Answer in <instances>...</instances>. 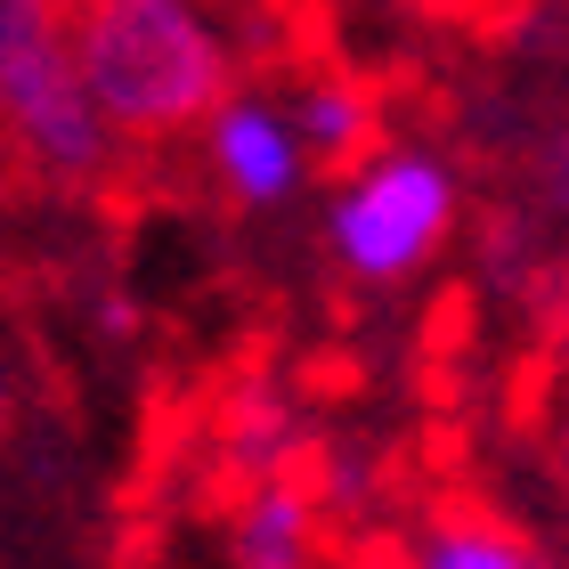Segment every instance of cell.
<instances>
[{
  "label": "cell",
  "instance_id": "1",
  "mask_svg": "<svg viewBox=\"0 0 569 569\" xmlns=\"http://www.w3.org/2000/svg\"><path fill=\"white\" fill-rule=\"evenodd\" d=\"M73 73L114 139H179L237 90V41L203 0H82Z\"/></svg>",
  "mask_w": 569,
  "mask_h": 569
},
{
  "label": "cell",
  "instance_id": "2",
  "mask_svg": "<svg viewBox=\"0 0 569 569\" xmlns=\"http://www.w3.org/2000/svg\"><path fill=\"white\" fill-rule=\"evenodd\" d=\"M0 131L58 188H90L114 163V122L90 107L73 73L66 0H0Z\"/></svg>",
  "mask_w": 569,
  "mask_h": 569
},
{
  "label": "cell",
  "instance_id": "3",
  "mask_svg": "<svg viewBox=\"0 0 569 569\" xmlns=\"http://www.w3.org/2000/svg\"><path fill=\"white\" fill-rule=\"evenodd\" d=\"M463 179L431 147H375L326 196V252L350 284H407L456 237Z\"/></svg>",
  "mask_w": 569,
  "mask_h": 569
},
{
  "label": "cell",
  "instance_id": "4",
  "mask_svg": "<svg viewBox=\"0 0 569 569\" xmlns=\"http://www.w3.org/2000/svg\"><path fill=\"white\" fill-rule=\"evenodd\" d=\"M203 163H212L220 196L244 203V212H284L309 188V171H318L293 131V107L269 90H228L203 114Z\"/></svg>",
  "mask_w": 569,
  "mask_h": 569
},
{
  "label": "cell",
  "instance_id": "5",
  "mask_svg": "<svg viewBox=\"0 0 569 569\" xmlns=\"http://www.w3.org/2000/svg\"><path fill=\"white\" fill-rule=\"evenodd\" d=\"M326 561V505L293 472L252 480L228 512V569H318Z\"/></svg>",
  "mask_w": 569,
  "mask_h": 569
},
{
  "label": "cell",
  "instance_id": "6",
  "mask_svg": "<svg viewBox=\"0 0 569 569\" xmlns=\"http://www.w3.org/2000/svg\"><path fill=\"white\" fill-rule=\"evenodd\" d=\"M284 107H293V131H301V147H309V163L350 171V163H367L375 139H382V107H375V90L342 82V73H309V82L284 98Z\"/></svg>",
  "mask_w": 569,
  "mask_h": 569
},
{
  "label": "cell",
  "instance_id": "7",
  "mask_svg": "<svg viewBox=\"0 0 569 569\" xmlns=\"http://www.w3.org/2000/svg\"><path fill=\"white\" fill-rule=\"evenodd\" d=\"M407 569H553L546 553L529 546L512 521H497V512H439V521L416 537V553H407Z\"/></svg>",
  "mask_w": 569,
  "mask_h": 569
},
{
  "label": "cell",
  "instance_id": "8",
  "mask_svg": "<svg viewBox=\"0 0 569 569\" xmlns=\"http://www.w3.org/2000/svg\"><path fill=\"white\" fill-rule=\"evenodd\" d=\"M220 448H228V463H237L244 480H277V472H284V456L301 448V416L269 391V382H244V391L228 399Z\"/></svg>",
  "mask_w": 569,
  "mask_h": 569
},
{
  "label": "cell",
  "instance_id": "9",
  "mask_svg": "<svg viewBox=\"0 0 569 569\" xmlns=\"http://www.w3.org/2000/svg\"><path fill=\"white\" fill-rule=\"evenodd\" d=\"M537 203L569 228V131H553L546 147H537Z\"/></svg>",
  "mask_w": 569,
  "mask_h": 569
},
{
  "label": "cell",
  "instance_id": "10",
  "mask_svg": "<svg viewBox=\"0 0 569 569\" xmlns=\"http://www.w3.org/2000/svg\"><path fill=\"white\" fill-rule=\"evenodd\" d=\"M98 333H107V342H131V333H139V301L107 293V301H98Z\"/></svg>",
  "mask_w": 569,
  "mask_h": 569
},
{
  "label": "cell",
  "instance_id": "11",
  "mask_svg": "<svg viewBox=\"0 0 569 569\" xmlns=\"http://www.w3.org/2000/svg\"><path fill=\"white\" fill-rule=\"evenodd\" d=\"M9 407H17V382H9V367H0V423H9Z\"/></svg>",
  "mask_w": 569,
  "mask_h": 569
},
{
  "label": "cell",
  "instance_id": "12",
  "mask_svg": "<svg viewBox=\"0 0 569 569\" xmlns=\"http://www.w3.org/2000/svg\"><path fill=\"white\" fill-rule=\"evenodd\" d=\"M561 456H569V416H561Z\"/></svg>",
  "mask_w": 569,
  "mask_h": 569
}]
</instances>
